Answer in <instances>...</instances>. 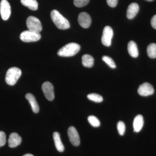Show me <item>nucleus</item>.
Segmentation results:
<instances>
[{"label": "nucleus", "mask_w": 156, "mask_h": 156, "mask_svg": "<svg viewBox=\"0 0 156 156\" xmlns=\"http://www.w3.org/2000/svg\"><path fill=\"white\" fill-rule=\"evenodd\" d=\"M51 18L57 28L61 30H66L70 27L68 20L57 10H53L50 13Z\"/></svg>", "instance_id": "obj_1"}, {"label": "nucleus", "mask_w": 156, "mask_h": 156, "mask_svg": "<svg viewBox=\"0 0 156 156\" xmlns=\"http://www.w3.org/2000/svg\"><path fill=\"white\" fill-rule=\"evenodd\" d=\"M80 50V46L76 43H71L60 48L57 52L58 56L70 57L74 56Z\"/></svg>", "instance_id": "obj_2"}, {"label": "nucleus", "mask_w": 156, "mask_h": 156, "mask_svg": "<svg viewBox=\"0 0 156 156\" xmlns=\"http://www.w3.org/2000/svg\"><path fill=\"white\" fill-rule=\"evenodd\" d=\"M21 70L18 68L13 67L9 69L6 73V83L10 86L15 85L21 76Z\"/></svg>", "instance_id": "obj_3"}, {"label": "nucleus", "mask_w": 156, "mask_h": 156, "mask_svg": "<svg viewBox=\"0 0 156 156\" xmlns=\"http://www.w3.org/2000/svg\"><path fill=\"white\" fill-rule=\"evenodd\" d=\"M41 38L40 33L33 31L30 30L24 31L20 35V39L24 42H36Z\"/></svg>", "instance_id": "obj_4"}, {"label": "nucleus", "mask_w": 156, "mask_h": 156, "mask_svg": "<svg viewBox=\"0 0 156 156\" xmlns=\"http://www.w3.org/2000/svg\"><path fill=\"white\" fill-rule=\"evenodd\" d=\"M26 24L29 30L38 33L42 30L41 23L36 17L29 16L27 19Z\"/></svg>", "instance_id": "obj_5"}, {"label": "nucleus", "mask_w": 156, "mask_h": 156, "mask_svg": "<svg viewBox=\"0 0 156 156\" xmlns=\"http://www.w3.org/2000/svg\"><path fill=\"white\" fill-rule=\"evenodd\" d=\"M113 36V30L110 26H106L104 28L101 37V42L104 46L109 47L111 45L112 39Z\"/></svg>", "instance_id": "obj_6"}, {"label": "nucleus", "mask_w": 156, "mask_h": 156, "mask_svg": "<svg viewBox=\"0 0 156 156\" xmlns=\"http://www.w3.org/2000/svg\"><path fill=\"white\" fill-rule=\"evenodd\" d=\"M0 13L2 19L4 20L9 19L11 14V6L7 0H2L0 4Z\"/></svg>", "instance_id": "obj_7"}, {"label": "nucleus", "mask_w": 156, "mask_h": 156, "mask_svg": "<svg viewBox=\"0 0 156 156\" xmlns=\"http://www.w3.org/2000/svg\"><path fill=\"white\" fill-rule=\"evenodd\" d=\"M42 89L45 97L49 101L53 100L54 95V87L50 82H46L42 84Z\"/></svg>", "instance_id": "obj_8"}, {"label": "nucleus", "mask_w": 156, "mask_h": 156, "mask_svg": "<svg viewBox=\"0 0 156 156\" xmlns=\"http://www.w3.org/2000/svg\"><path fill=\"white\" fill-rule=\"evenodd\" d=\"M68 135L70 141L74 146H78L80 144V136L75 127L71 126L68 129Z\"/></svg>", "instance_id": "obj_9"}, {"label": "nucleus", "mask_w": 156, "mask_h": 156, "mask_svg": "<svg viewBox=\"0 0 156 156\" xmlns=\"http://www.w3.org/2000/svg\"><path fill=\"white\" fill-rule=\"evenodd\" d=\"M137 91L138 94L142 96H147L153 95L154 92L153 86L148 83H144L140 85Z\"/></svg>", "instance_id": "obj_10"}, {"label": "nucleus", "mask_w": 156, "mask_h": 156, "mask_svg": "<svg viewBox=\"0 0 156 156\" xmlns=\"http://www.w3.org/2000/svg\"><path fill=\"white\" fill-rule=\"evenodd\" d=\"M78 20L80 25L84 28L89 27L92 23V19L90 15L84 12L79 14Z\"/></svg>", "instance_id": "obj_11"}, {"label": "nucleus", "mask_w": 156, "mask_h": 156, "mask_svg": "<svg viewBox=\"0 0 156 156\" xmlns=\"http://www.w3.org/2000/svg\"><path fill=\"white\" fill-rule=\"evenodd\" d=\"M22 141L21 137L16 133H12L9 136L8 142L9 147L14 148L18 146Z\"/></svg>", "instance_id": "obj_12"}, {"label": "nucleus", "mask_w": 156, "mask_h": 156, "mask_svg": "<svg viewBox=\"0 0 156 156\" xmlns=\"http://www.w3.org/2000/svg\"><path fill=\"white\" fill-rule=\"evenodd\" d=\"M139 10L138 5L135 3H131L128 6L127 11V17L128 19H132L135 17Z\"/></svg>", "instance_id": "obj_13"}, {"label": "nucleus", "mask_w": 156, "mask_h": 156, "mask_svg": "<svg viewBox=\"0 0 156 156\" xmlns=\"http://www.w3.org/2000/svg\"><path fill=\"white\" fill-rule=\"evenodd\" d=\"M25 97L30 104L32 109L34 112L35 113H38L40 110V108L34 96L31 93H27L25 95Z\"/></svg>", "instance_id": "obj_14"}, {"label": "nucleus", "mask_w": 156, "mask_h": 156, "mask_svg": "<svg viewBox=\"0 0 156 156\" xmlns=\"http://www.w3.org/2000/svg\"><path fill=\"white\" fill-rule=\"evenodd\" d=\"M144 121L142 115H138L135 117L133 122V127L134 132H139L143 127Z\"/></svg>", "instance_id": "obj_15"}, {"label": "nucleus", "mask_w": 156, "mask_h": 156, "mask_svg": "<svg viewBox=\"0 0 156 156\" xmlns=\"http://www.w3.org/2000/svg\"><path fill=\"white\" fill-rule=\"evenodd\" d=\"M128 53L130 56L134 58H136L139 55L138 48L137 45L134 41H130L128 45Z\"/></svg>", "instance_id": "obj_16"}, {"label": "nucleus", "mask_w": 156, "mask_h": 156, "mask_svg": "<svg viewBox=\"0 0 156 156\" xmlns=\"http://www.w3.org/2000/svg\"><path fill=\"white\" fill-rule=\"evenodd\" d=\"M53 138L56 149L60 152H63L64 150V146L62 142L60 134L58 132H54L53 134Z\"/></svg>", "instance_id": "obj_17"}, {"label": "nucleus", "mask_w": 156, "mask_h": 156, "mask_svg": "<svg viewBox=\"0 0 156 156\" xmlns=\"http://www.w3.org/2000/svg\"><path fill=\"white\" fill-rule=\"evenodd\" d=\"M21 3L33 11H36L38 8V4L36 0H21Z\"/></svg>", "instance_id": "obj_18"}, {"label": "nucleus", "mask_w": 156, "mask_h": 156, "mask_svg": "<svg viewBox=\"0 0 156 156\" xmlns=\"http://www.w3.org/2000/svg\"><path fill=\"white\" fill-rule=\"evenodd\" d=\"M94 58L89 54H85L82 56V64L85 67H92L94 64Z\"/></svg>", "instance_id": "obj_19"}, {"label": "nucleus", "mask_w": 156, "mask_h": 156, "mask_svg": "<svg viewBox=\"0 0 156 156\" xmlns=\"http://www.w3.org/2000/svg\"><path fill=\"white\" fill-rule=\"evenodd\" d=\"M147 53L148 56L151 58H156V44L152 43L148 45Z\"/></svg>", "instance_id": "obj_20"}, {"label": "nucleus", "mask_w": 156, "mask_h": 156, "mask_svg": "<svg viewBox=\"0 0 156 156\" xmlns=\"http://www.w3.org/2000/svg\"><path fill=\"white\" fill-rule=\"evenodd\" d=\"M87 98L89 100L94 102L100 103L103 101V98L101 95L96 93H91L87 95Z\"/></svg>", "instance_id": "obj_21"}, {"label": "nucleus", "mask_w": 156, "mask_h": 156, "mask_svg": "<svg viewBox=\"0 0 156 156\" xmlns=\"http://www.w3.org/2000/svg\"><path fill=\"white\" fill-rule=\"evenodd\" d=\"M88 120L89 123L93 127L97 128L100 126V122L97 117L93 115H90L88 117Z\"/></svg>", "instance_id": "obj_22"}, {"label": "nucleus", "mask_w": 156, "mask_h": 156, "mask_svg": "<svg viewBox=\"0 0 156 156\" xmlns=\"http://www.w3.org/2000/svg\"><path fill=\"white\" fill-rule=\"evenodd\" d=\"M102 59L106 64L108 65V66L111 68L115 69L116 67L115 62L113 60L112 58H111L109 56H102Z\"/></svg>", "instance_id": "obj_23"}, {"label": "nucleus", "mask_w": 156, "mask_h": 156, "mask_svg": "<svg viewBox=\"0 0 156 156\" xmlns=\"http://www.w3.org/2000/svg\"><path fill=\"white\" fill-rule=\"evenodd\" d=\"M117 129L120 135H124L126 131V125L122 121H119L117 123Z\"/></svg>", "instance_id": "obj_24"}, {"label": "nucleus", "mask_w": 156, "mask_h": 156, "mask_svg": "<svg viewBox=\"0 0 156 156\" xmlns=\"http://www.w3.org/2000/svg\"><path fill=\"white\" fill-rule=\"evenodd\" d=\"M89 0H74L75 5L78 8H82L87 5L89 3Z\"/></svg>", "instance_id": "obj_25"}, {"label": "nucleus", "mask_w": 156, "mask_h": 156, "mask_svg": "<svg viewBox=\"0 0 156 156\" xmlns=\"http://www.w3.org/2000/svg\"><path fill=\"white\" fill-rule=\"evenodd\" d=\"M6 142V134L3 131H0V147L5 145Z\"/></svg>", "instance_id": "obj_26"}, {"label": "nucleus", "mask_w": 156, "mask_h": 156, "mask_svg": "<svg viewBox=\"0 0 156 156\" xmlns=\"http://www.w3.org/2000/svg\"><path fill=\"white\" fill-rule=\"evenodd\" d=\"M118 0H107V3L109 6L114 8L118 4Z\"/></svg>", "instance_id": "obj_27"}, {"label": "nucleus", "mask_w": 156, "mask_h": 156, "mask_svg": "<svg viewBox=\"0 0 156 156\" xmlns=\"http://www.w3.org/2000/svg\"><path fill=\"white\" fill-rule=\"evenodd\" d=\"M151 24L154 29H156V15L154 16L151 20Z\"/></svg>", "instance_id": "obj_28"}, {"label": "nucleus", "mask_w": 156, "mask_h": 156, "mask_svg": "<svg viewBox=\"0 0 156 156\" xmlns=\"http://www.w3.org/2000/svg\"><path fill=\"white\" fill-rule=\"evenodd\" d=\"M23 156H34L33 155L31 154H26L24 155H23Z\"/></svg>", "instance_id": "obj_29"}]
</instances>
